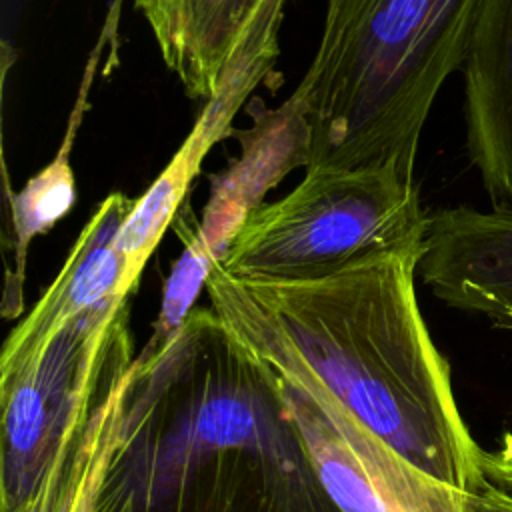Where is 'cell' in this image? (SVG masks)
Here are the masks:
<instances>
[{
  "label": "cell",
  "mask_w": 512,
  "mask_h": 512,
  "mask_svg": "<svg viewBox=\"0 0 512 512\" xmlns=\"http://www.w3.org/2000/svg\"><path fill=\"white\" fill-rule=\"evenodd\" d=\"M86 512H344L280 374L194 308L124 380Z\"/></svg>",
  "instance_id": "6da1fadb"
},
{
  "label": "cell",
  "mask_w": 512,
  "mask_h": 512,
  "mask_svg": "<svg viewBox=\"0 0 512 512\" xmlns=\"http://www.w3.org/2000/svg\"><path fill=\"white\" fill-rule=\"evenodd\" d=\"M422 254H382L304 282H248L216 262L212 310L278 374L302 378L428 476L478 494L482 448L456 404L450 366L422 318Z\"/></svg>",
  "instance_id": "7a4b0ae2"
},
{
  "label": "cell",
  "mask_w": 512,
  "mask_h": 512,
  "mask_svg": "<svg viewBox=\"0 0 512 512\" xmlns=\"http://www.w3.org/2000/svg\"><path fill=\"white\" fill-rule=\"evenodd\" d=\"M482 0H328L318 50L280 108L296 162L396 166L414 180L418 142L444 80L462 68Z\"/></svg>",
  "instance_id": "3957f363"
},
{
  "label": "cell",
  "mask_w": 512,
  "mask_h": 512,
  "mask_svg": "<svg viewBox=\"0 0 512 512\" xmlns=\"http://www.w3.org/2000/svg\"><path fill=\"white\" fill-rule=\"evenodd\" d=\"M128 300H106L0 374V512H86L134 362Z\"/></svg>",
  "instance_id": "277c9868"
},
{
  "label": "cell",
  "mask_w": 512,
  "mask_h": 512,
  "mask_svg": "<svg viewBox=\"0 0 512 512\" xmlns=\"http://www.w3.org/2000/svg\"><path fill=\"white\" fill-rule=\"evenodd\" d=\"M426 222L416 182L396 166L318 168L248 210L216 264L248 282L318 280L382 254H422Z\"/></svg>",
  "instance_id": "5b68a950"
},
{
  "label": "cell",
  "mask_w": 512,
  "mask_h": 512,
  "mask_svg": "<svg viewBox=\"0 0 512 512\" xmlns=\"http://www.w3.org/2000/svg\"><path fill=\"white\" fill-rule=\"evenodd\" d=\"M322 484L344 512H468V496L412 466L314 384L282 376Z\"/></svg>",
  "instance_id": "8992f818"
},
{
  "label": "cell",
  "mask_w": 512,
  "mask_h": 512,
  "mask_svg": "<svg viewBox=\"0 0 512 512\" xmlns=\"http://www.w3.org/2000/svg\"><path fill=\"white\" fill-rule=\"evenodd\" d=\"M418 272L444 304L512 330V214L470 206L428 214Z\"/></svg>",
  "instance_id": "52a82bcc"
},
{
  "label": "cell",
  "mask_w": 512,
  "mask_h": 512,
  "mask_svg": "<svg viewBox=\"0 0 512 512\" xmlns=\"http://www.w3.org/2000/svg\"><path fill=\"white\" fill-rule=\"evenodd\" d=\"M462 72L468 158L492 210L512 214V0H482Z\"/></svg>",
  "instance_id": "ba28073f"
},
{
  "label": "cell",
  "mask_w": 512,
  "mask_h": 512,
  "mask_svg": "<svg viewBox=\"0 0 512 512\" xmlns=\"http://www.w3.org/2000/svg\"><path fill=\"white\" fill-rule=\"evenodd\" d=\"M134 204V198L112 192L94 210L60 274L8 336L0 358V374L22 366L56 330L80 312L112 298H130L122 288V260L114 242Z\"/></svg>",
  "instance_id": "9c48e42d"
},
{
  "label": "cell",
  "mask_w": 512,
  "mask_h": 512,
  "mask_svg": "<svg viewBox=\"0 0 512 512\" xmlns=\"http://www.w3.org/2000/svg\"><path fill=\"white\" fill-rule=\"evenodd\" d=\"M276 0H134L186 96L210 102L254 20Z\"/></svg>",
  "instance_id": "30bf717a"
},
{
  "label": "cell",
  "mask_w": 512,
  "mask_h": 512,
  "mask_svg": "<svg viewBox=\"0 0 512 512\" xmlns=\"http://www.w3.org/2000/svg\"><path fill=\"white\" fill-rule=\"evenodd\" d=\"M120 0H114L108 12L106 26L86 62L82 86L78 90L76 104L72 108L66 136L54 160L42 168L36 176H32L20 192H8L10 196V220H12V262L6 266V282H4V298H2V314L12 318L22 310V286L26 272V254L30 242L48 232L74 204L76 186L70 168V148L74 136L82 124V116L88 108V94L96 74V66L100 62L104 46L114 40L116 24H118Z\"/></svg>",
  "instance_id": "8fae6325"
},
{
  "label": "cell",
  "mask_w": 512,
  "mask_h": 512,
  "mask_svg": "<svg viewBox=\"0 0 512 512\" xmlns=\"http://www.w3.org/2000/svg\"><path fill=\"white\" fill-rule=\"evenodd\" d=\"M216 256L198 242L196 234L190 236L186 250L174 262L172 274L164 288V298L160 306V314L154 326V332L144 346V354L158 352L182 326L186 316L194 310L192 302L202 286H206V278L210 274Z\"/></svg>",
  "instance_id": "7c38bea8"
},
{
  "label": "cell",
  "mask_w": 512,
  "mask_h": 512,
  "mask_svg": "<svg viewBox=\"0 0 512 512\" xmlns=\"http://www.w3.org/2000/svg\"><path fill=\"white\" fill-rule=\"evenodd\" d=\"M480 464L488 484L512 496V446H506L498 452L482 450Z\"/></svg>",
  "instance_id": "4fadbf2b"
},
{
  "label": "cell",
  "mask_w": 512,
  "mask_h": 512,
  "mask_svg": "<svg viewBox=\"0 0 512 512\" xmlns=\"http://www.w3.org/2000/svg\"><path fill=\"white\" fill-rule=\"evenodd\" d=\"M468 512H512V496L486 484L484 490L468 496Z\"/></svg>",
  "instance_id": "5bb4252c"
}]
</instances>
